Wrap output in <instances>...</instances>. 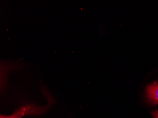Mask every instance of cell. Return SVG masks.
<instances>
[{"mask_svg":"<svg viewBox=\"0 0 158 118\" xmlns=\"http://www.w3.org/2000/svg\"><path fill=\"white\" fill-rule=\"evenodd\" d=\"M40 112V107L35 104H28L20 107L13 114L5 115V118H22L26 115H39Z\"/></svg>","mask_w":158,"mask_h":118,"instance_id":"6da1fadb","label":"cell"},{"mask_svg":"<svg viewBox=\"0 0 158 118\" xmlns=\"http://www.w3.org/2000/svg\"><path fill=\"white\" fill-rule=\"evenodd\" d=\"M147 101L152 105L158 104V82L148 85L146 87Z\"/></svg>","mask_w":158,"mask_h":118,"instance_id":"7a4b0ae2","label":"cell"},{"mask_svg":"<svg viewBox=\"0 0 158 118\" xmlns=\"http://www.w3.org/2000/svg\"><path fill=\"white\" fill-rule=\"evenodd\" d=\"M154 118H158V111H155L152 113Z\"/></svg>","mask_w":158,"mask_h":118,"instance_id":"3957f363","label":"cell"},{"mask_svg":"<svg viewBox=\"0 0 158 118\" xmlns=\"http://www.w3.org/2000/svg\"></svg>","mask_w":158,"mask_h":118,"instance_id":"277c9868","label":"cell"}]
</instances>
